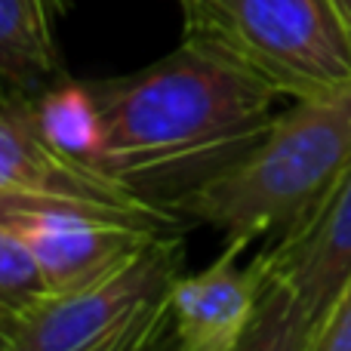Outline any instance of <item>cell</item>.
<instances>
[{
  "instance_id": "1",
  "label": "cell",
  "mask_w": 351,
  "mask_h": 351,
  "mask_svg": "<svg viewBox=\"0 0 351 351\" xmlns=\"http://www.w3.org/2000/svg\"><path fill=\"white\" fill-rule=\"evenodd\" d=\"M102 111V173L170 210L234 164L284 99L222 56L182 40L170 56L121 77L90 80Z\"/></svg>"
},
{
  "instance_id": "2",
  "label": "cell",
  "mask_w": 351,
  "mask_h": 351,
  "mask_svg": "<svg viewBox=\"0 0 351 351\" xmlns=\"http://www.w3.org/2000/svg\"><path fill=\"white\" fill-rule=\"evenodd\" d=\"M351 170V84L293 99L219 176L173 204L225 243L280 241L302 228Z\"/></svg>"
},
{
  "instance_id": "3",
  "label": "cell",
  "mask_w": 351,
  "mask_h": 351,
  "mask_svg": "<svg viewBox=\"0 0 351 351\" xmlns=\"http://www.w3.org/2000/svg\"><path fill=\"white\" fill-rule=\"evenodd\" d=\"M182 40L222 56L280 96L351 84V25L336 0H179Z\"/></svg>"
},
{
  "instance_id": "4",
  "label": "cell",
  "mask_w": 351,
  "mask_h": 351,
  "mask_svg": "<svg viewBox=\"0 0 351 351\" xmlns=\"http://www.w3.org/2000/svg\"><path fill=\"white\" fill-rule=\"evenodd\" d=\"M185 259L179 231L158 234L111 278L49 296L10 321L6 351H167L170 299Z\"/></svg>"
},
{
  "instance_id": "5",
  "label": "cell",
  "mask_w": 351,
  "mask_h": 351,
  "mask_svg": "<svg viewBox=\"0 0 351 351\" xmlns=\"http://www.w3.org/2000/svg\"><path fill=\"white\" fill-rule=\"evenodd\" d=\"M243 250V243H225L206 268L176 280L167 351H234L247 336L265 278L256 262H237Z\"/></svg>"
},
{
  "instance_id": "6",
  "label": "cell",
  "mask_w": 351,
  "mask_h": 351,
  "mask_svg": "<svg viewBox=\"0 0 351 351\" xmlns=\"http://www.w3.org/2000/svg\"><path fill=\"white\" fill-rule=\"evenodd\" d=\"M265 284H284L317 327L351 278V170L293 234L256 253Z\"/></svg>"
},
{
  "instance_id": "7",
  "label": "cell",
  "mask_w": 351,
  "mask_h": 351,
  "mask_svg": "<svg viewBox=\"0 0 351 351\" xmlns=\"http://www.w3.org/2000/svg\"><path fill=\"white\" fill-rule=\"evenodd\" d=\"M84 197L102 204H148L121 182L68 164L37 136L25 99L0 102V197ZM154 206V204H152Z\"/></svg>"
},
{
  "instance_id": "8",
  "label": "cell",
  "mask_w": 351,
  "mask_h": 351,
  "mask_svg": "<svg viewBox=\"0 0 351 351\" xmlns=\"http://www.w3.org/2000/svg\"><path fill=\"white\" fill-rule=\"evenodd\" d=\"M71 0H0V102L34 99L62 77L56 31Z\"/></svg>"
},
{
  "instance_id": "9",
  "label": "cell",
  "mask_w": 351,
  "mask_h": 351,
  "mask_svg": "<svg viewBox=\"0 0 351 351\" xmlns=\"http://www.w3.org/2000/svg\"><path fill=\"white\" fill-rule=\"evenodd\" d=\"M25 108L37 136L59 158L90 173H102L105 127L90 80L59 77L34 99H25Z\"/></svg>"
},
{
  "instance_id": "10",
  "label": "cell",
  "mask_w": 351,
  "mask_h": 351,
  "mask_svg": "<svg viewBox=\"0 0 351 351\" xmlns=\"http://www.w3.org/2000/svg\"><path fill=\"white\" fill-rule=\"evenodd\" d=\"M315 324L284 284H265L253 324L234 351H308Z\"/></svg>"
},
{
  "instance_id": "11",
  "label": "cell",
  "mask_w": 351,
  "mask_h": 351,
  "mask_svg": "<svg viewBox=\"0 0 351 351\" xmlns=\"http://www.w3.org/2000/svg\"><path fill=\"white\" fill-rule=\"evenodd\" d=\"M49 299V287L34 256L6 225H0V317L16 321Z\"/></svg>"
},
{
  "instance_id": "12",
  "label": "cell",
  "mask_w": 351,
  "mask_h": 351,
  "mask_svg": "<svg viewBox=\"0 0 351 351\" xmlns=\"http://www.w3.org/2000/svg\"><path fill=\"white\" fill-rule=\"evenodd\" d=\"M308 351H351V278L333 299L327 315L317 321Z\"/></svg>"
},
{
  "instance_id": "13",
  "label": "cell",
  "mask_w": 351,
  "mask_h": 351,
  "mask_svg": "<svg viewBox=\"0 0 351 351\" xmlns=\"http://www.w3.org/2000/svg\"><path fill=\"white\" fill-rule=\"evenodd\" d=\"M6 339H10V321L0 317V351H6Z\"/></svg>"
},
{
  "instance_id": "14",
  "label": "cell",
  "mask_w": 351,
  "mask_h": 351,
  "mask_svg": "<svg viewBox=\"0 0 351 351\" xmlns=\"http://www.w3.org/2000/svg\"><path fill=\"white\" fill-rule=\"evenodd\" d=\"M336 6H339L342 16H346V22L351 25V0H336Z\"/></svg>"
}]
</instances>
